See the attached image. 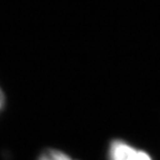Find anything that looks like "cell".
I'll return each mask as SVG.
<instances>
[{
  "instance_id": "1",
  "label": "cell",
  "mask_w": 160,
  "mask_h": 160,
  "mask_svg": "<svg viewBox=\"0 0 160 160\" xmlns=\"http://www.w3.org/2000/svg\"><path fill=\"white\" fill-rule=\"evenodd\" d=\"M108 160H153L148 151L122 139H113L108 146Z\"/></svg>"
},
{
  "instance_id": "3",
  "label": "cell",
  "mask_w": 160,
  "mask_h": 160,
  "mask_svg": "<svg viewBox=\"0 0 160 160\" xmlns=\"http://www.w3.org/2000/svg\"><path fill=\"white\" fill-rule=\"evenodd\" d=\"M5 102H6L5 93H3L2 89H1V87H0V112H1V110H2L3 107H5Z\"/></svg>"
},
{
  "instance_id": "2",
  "label": "cell",
  "mask_w": 160,
  "mask_h": 160,
  "mask_svg": "<svg viewBox=\"0 0 160 160\" xmlns=\"http://www.w3.org/2000/svg\"><path fill=\"white\" fill-rule=\"evenodd\" d=\"M37 160H76L65 151L58 149H47L40 153Z\"/></svg>"
}]
</instances>
